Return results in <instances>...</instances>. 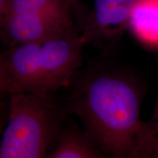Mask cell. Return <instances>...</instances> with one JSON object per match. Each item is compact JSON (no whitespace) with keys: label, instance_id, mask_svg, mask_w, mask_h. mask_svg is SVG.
<instances>
[{"label":"cell","instance_id":"7c38bea8","mask_svg":"<svg viewBox=\"0 0 158 158\" xmlns=\"http://www.w3.org/2000/svg\"><path fill=\"white\" fill-rule=\"evenodd\" d=\"M5 94H7L6 93L5 82H4L2 76L1 71H0V100H1V98Z\"/></svg>","mask_w":158,"mask_h":158},{"label":"cell","instance_id":"277c9868","mask_svg":"<svg viewBox=\"0 0 158 158\" xmlns=\"http://www.w3.org/2000/svg\"><path fill=\"white\" fill-rule=\"evenodd\" d=\"M41 43L10 46L0 54V71L7 94L27 92L48 97L43 86Z\"/></svg>","mask_w":158,"mask_h":158},{"label":"cell","instance_id":"5b68a950","mask_svg":"<svg viewBox=\"0 0 158 158\" xmlns=\"http://www.w3.org/2000/svg\"><path fill=\"white\" fill-rule=\"evenodd\" d=\"M73 31L70 21L43 13L19 12L0 15V35L10 46L43 42Z\"/></svg>","mask_w":158,"mask_h":158},{"label":"cell","instance_id":"30bf717a","mask_svg":"<svg viewBox=\"0 0 158 158\" xmlns=\"http://www.w3.org/2000/svg\"><path fill=\"white\" fill-rule=\"evenodd\" d=\"M9 115V106L8 102H2L0 100V135L3 133Z\"/></svg>","mask_w":158,"mask_h":158},{"label":"cell","instance_id":"7a4b0ae2","mask_svg":"<svg viewBox=\"0 0 158 158\" xmlns=\"http://www.w3.org/2000/svg\"><path fill=\"white\" fill-rule=\"evenodd\" d=\"M9 115L0 142V158L47 157L62 127L66 107L51 97L9 94Z\"/></svg>","mask_w":158,"mask_h":158},{"label":"cell","instance_id":"6da1fadb","mask_svg":"<svg viewBox=\"0 0 158 158\" xmlns=\"http://www.w3.org/2000/svg\"><path fill=\"white\" fill-rule=\"evenodd\" d=\"M73 85L66 107L106 157L158 158V138L141 118L143 92L127 73L95 69Z\"/></svg>","mask_w":158,"mask_h":158},{"label":"cell","instance_id":"5bb4252c","mask_svg":"<svg viewBox=\"0 0 158 158\" xmlns=\"http://www.w3.org/2000/svg\"><path fill=\"white\" fill-rule=\"evenodd\" d=\"M68 1L70 2L71 4H72V5H73V4H74L75 2H76L77 0H68Z\"/></svg>","mask_w":158,"mask_h":158},{"label":"cell","instance_id":"3957f363","mask_svg":"<svg viewBox=\"0 0 158 158\" xmlns=\"http://www.w3.org/2000/svg\"><path fill=\"white\" fill-rule=\"evenodd\" d=\"M86 45L81 35L71 32L41 43L43 76L46 96L70 84L82 63Z\"/></svg>","mask_w":158,"mask_h":158},{"label":"cell","instance_id":"9c48e42d","mask_svg":"<svg viewBox=\"0 0 158 158\" xmlns=\"http://www.w3.org/2000/svg\"><path fill=\"white\" fill-rule=\"evenodd\" d=\"M68 0H6L2 13H43L72 22Z\"/></svg>","mask_w":158,"mask_h":158},{"label":"cell","instance_id":"52a82bcc","mask_svg":"<svg viewBox=\"0 0 158 158\" xmlns=\"http://www.w3.org/2000/svg\"><path fill=\"white\" fill-rule=\"evenodd\" d=\"M47 157L103 158L106 155L84 130L73 125L62 126Z\"/></svg>","mask_w":158,"mask_h":158},{"label":"cell","instance_id":"8992f818","mask_svg":"<svg viewBox=\"0 0 158 158\" xmlns=\"http://www.w3.org/2000/svg\"><path fill=\"white\" fill-rule=\"evenodd\" d=\"M137 0H94L81 35L86 44L114 41L128 29Z\"/></svg>","mask_w":158,"mask_h":158},{"label":"cell","instance_id":"8fae6325","mask_svg":"<svg viewBox=\"0 0 158 158\" xmlns=\"http://www.w3.org/2000/svg\"><path fill=\"white\" fill-rule=\"evenodd\" d=\"M150 125L155 132L156 136L158 138V102L156 105L155 109H154L152 116L150 121H149Z\"/></svg>","mask_w":158,"mask_h":158},{"label":"cell","instance_id":"4fadbf2b","mask_svg":"<svg viewBox=\"0 0 158 158\" xmlns=\"http://www.w3.org/2000/svg\"><path fill=\"white\" fill-rule=\"evenodd\" d=\"M5 2H6V0H0V15H1L2 13Z\"/></svg>","mask_w":158,"mask_h":158},{"label":"cell","instance_id":"ba28073f","mask_svg":"<svg viewBox=\"0 0 158 158\" xmlns=\"http://www.w3.org/2000/svg\"><path fill=\"white\" fill-rule=\"evenodd\" d=\"M127 29L141 44L158 50V0H137Z\"/></svg>","mask_w":158,"mask_h":158}]
</instances>
